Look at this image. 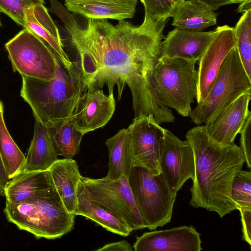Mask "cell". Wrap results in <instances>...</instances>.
Listing matches in <instances>:
<instances>
[{
    "mask_svg": "<svg viewBox=\"0 0 251 251\" xmlns=\"http://www.w3.org/2000/svg\"><path fill=\"white\" fill-rule=\"evenodd\" d=\"M172 25L181 29L202 31L217 23L215 10L198 0H185L174 12Z\"/></svg>",
    "mask_w": 251,
    "mask_h": 251,
    "instance_id": "22",
    "label": "cell"
},
{
    "mask_svg": "<svg viewBox=\"0 0 251 251\" xmlns=\"http://www.w3.org/2000/svg\"><path fill=\"white\" fill-rule=\"evenodd\" d=\"M251 99V92L242 95L204 124L208 134L220 143L234 144L250 111Z\"/></svg>",
    "mask_w": 251,
    "mask_h": 251,
    "instance_id": "15",
    "label": "cell"
},
{
    "mask_svg": "<svg viewBox=\"0 0 251 251\" xmlns=\"http://www.w3.org/2000/svg\"><path fill=\"white\" fill-rule=\"evenodd\" d=\"M251 112L250 111L239 132L240 134V148L245 159V162L250 170L251 169Z\"/></svg>",
    "mask_w": 251,
    "mask_h": 251,
    "instance_id": "31",
    "label": "cell"
},
{
    "mask_svg": "<svg viewBox=\"0 0 251 251\" xmlns=\"http://www.w3.org/2000/svg\"><path fill=\"white\" fill-rule=\"evenodd\" d=\"M185 137L193 150L195 161L189 204L216 212L221 218L238 210L231 198V186L245 162L240 146L214 140L204 126L190 129Z\"/></svg>",
    "mask_w": 251,
    "mask_h": 251,
    "instance_id": "2",
    "label": "cell"
},
{
    "mask_svg": "<svg viewBox=\"0 0 251 251\" xmlns=\"http://www.w3.org/2000/svg\"><path fill=\"white\" fill-rule=\"evenodd\" d=\"M5 48L14 72L44 81L56 75L59 60L45 41L24 28L7 42Z\"/></svg>",
    "mask_w": 251,
    "mask_h": 251,
    "instance_id": "8",
    "label": "cell"
},
{
    "mask_svg": "<svg viewBox=\"0 0 251 251\" xmlns=\"http://www.w3.org/2000/svg\"><path fill=\"white\" fill-rule=\"evenodd\" d=\"M145 13L153 18L168 19L176 7L185 0H140Z\"/></svg>",
    "mask_w": 251,
    "mask_h": 251,
    "instance_id": "30",
    "label": "cell"
},
{
    "mask_svg": "<svg viewBox=\"0 0 251 251\" xmlns=\"http://www.w3.org/2000/svg\"><path fill=\"white\" fill-rule=\"evenodd\" d=\"M52 12L70 34L79 55L78 69L88 86L101 89L106 85L111 94L116 84L120 100L127 85L135 117L152 115L159 125L174 122L172 110L159 97L154 77L168 19L145 13L138 26L126 20L114 25L107 19H87L82 27L61 3L54 5Z\"/></svg>",
    "mask_w": 251,
    "mask_h": 251,
    "instance_id": "1",
    "label": "cell"
},
{
    "mask_svg": "<svg viewBox=\"0 0 251 251\" xmlns=\"http://www.w3.org/2000/svg\"><path fill=\"white\" fill-rule=\"evenodd\" d=\"M40 3L45 2L44 0H0V11L26 28L25 10Z\"/></svg>",
    "mask_w": 251,
    "mask_h": 251,
    "instance_id": "29",
    "label": "cell"
},
{
    "mask_svg": "<svg viewBox=\"0 0 251 251\" xmlns=\"http://www.w3.org/2000/svg\"><path fill=\"white\" fill-rule=\"evenodd\" d=\"M233 28L236 48L245 71L251 79V10L243 14Z\"/></svg>",
    "mask_w": 251,
    "mask_h": 251,
    "instance_id": "27",
    "label": "cell"
},
{
    "mask_svg": "<svg viewBox=\"0 0 251 251\" xmlns=\"http://www.w3.org/2000/svg\"><path fill=\"white\" fill-rule=\"evenodd\" d=\"M133 247L127 241L122 240L107 244L95 251H132Z\"/></svg>",
    "mask_w": 251,
    "mask_h": 251,
    "instance_id": "33",
    "label": "cell"
},
{
    "mask_svg": "<svg viewBox=\"0 0 251 251\" xmlns=\"http://www.w3.org/2000/svg\"><path fill=\"white\" fill-rule=\"evenodd\" d=\"M239 6L237 10L238 13L242 14L251 10V0H240Z\"/></svg>",
    "mask_w": 251,
    "mask_h": 251,
    "instance_id": "36",
    "label": "cell"
},
{
    "mask_svg": "<svg viewBox=\"0 0 251 251\" xmlns=\"http://www.w3.org/2000/svg\"><path fill=\"white\" fill-rule=\"evenodd\" d=\"M216 29L207 32L175 28L162 42L161 57H181L199 61L212 40Z\"/></svg>",
    "mask_w": 251,
    "mask_h": 251,
    "instance_id": "17",
    "label": "cell"
},
{
    "mask_svg": "<svg viewBox=\"0 0 251 251\" xmlns=\"http://www.w3.org/2000/svg\"><path fill=\"white\" fill-rule=\"evenodd\" d=\"M44 4H38L25 10L26 28L46 42L68 73L73 74L77 69L65 52L58 29Z\"/></svg>",
    "mask_w": 251,
    "mask_h": 251,
    "instance_id": "16",
    "label": "cell"
},
{
    "mask_svg": "<svg viewBox=\"0 0 251 251\" xmlns=\"http://www.w3.org/2000/svg\"><path fill=\"white\" fill-rule=\"evenodd\" d=\"M243 239L251 245V209H241Z\"/></svg>",
    "mask_w": 251,
    "mask_h": 251,
    "instance_id": "32",
    "label": "cell"
},
{
    "mask_svg": "<svg viewBox=\"0 0 251 251\" xmlns=\"http://www.w3.org/2000/svg\"><path fill=\"white\" fill-rule=\"evenodd\" d=\"M116 102L113 93L104 94L99 88L88 86L81 95L71 119L84 134L104 126L112 118Z\"/></svg>",
    "mask_w": 251,
    "mask_h": 251,
    "instance_id": "13",
    "label": "cell"
},
{
    "mask_svg": "<svg viewBox=\"0 0 251 251\" xmlns=\"http://www.w3.org/2000/svg\"><path fill=\"white\" fill-rule=\"evenodd\" d=\"M231 198L238 210L251 209V172L240 170L231 186Z\"/></svg>",
    "mask_w": 251,
    "mask_h": 251,
    "instance_id": "28",
    "label": "cell"
},
{
    "mask_svg": "<svg viewBox=\"0 0 251 251\" xmlns=\"http://www.w3.org/2000/svg\"><path fill=\"white\" fill-rule=\"evenodd\" d=\"M57 156L46 126L35 120L33 137L21 172L47 170Z\"/></svg>",
    "mask_w": 251,
    "mask_h": 251,
    "instance_id": "23",
    "label": "cell"
},
{
    "mask_svg": "<svg viewBox=\"0 0 251 251\" xmlns=\"http://www.w3.org/2000/svg\"><path fill=\"white\" fill-rule=\"evenodd\" d=\"M127 179L146 228L152 230L170 223L177 193L171 190L162 174L153 176L145 168L134 166Z\"/></svg>",
    "mask_w": 251,
    "mask_h": 251,
    "instance_id": "7",
    "label": "cell"
},
{
    "mask_svg": "<svg viewBox=\"0 0 251 251\" xmlns=\"http://www.w3.org/2000/svg\"><path fill=\"white\" fill-rule=\"evenodd\" d=\"M1 24L0 19V27L1 26Z\"/></svg>",
    "mask_w": 251,
    "mask_h": 251,
    "instance_id": "37",
    "label": "cell"
},
{
    "mask_svg": "<svg viewBox=\"0 0 251 251\" xmlns=\"http://www.w3.org/2000/svg\"><path fill=\"white\" fill-rule=\"evenodd\" d=\"M80 181L90 200L115 214L132 231L146 228L125 176L116 180L81 176Z\"/></svg>",
    "mask_w": 251,
    "mask_h": 251,
    "instance_id": "9",
    "label": "cell"
},
{
    "mask_svg": "<svg viewBox=\"0 0 251 251\" xmlns=\"http://www.w3.org/2000/svg\"><path fill=\"white\" fill-rule=\"evenodd\" d=\"M45 126L58 155L72 158L78 154L84 134L76 129L71 118Z\"/></svg>",
    "mask_w": 251,
    "mask_h": 251,
    "instance_id": "25",
    "label": "cell"
},
{
    "mask_svg": "<svg viewBox=\"0 0 251 251\" xmlns=\"http://www.w3.org/2000/svg\"><path fill=\"white\" fill-rule=\"evenodd\" d=\"M249 92H251V79L235 47L224 60L205 99L197 103L189 117L198 126L205 124L240 96Z\"/></svg>",
    "mask_w": 251,
    "mask_h": 251,
    "instance_id": "5",
    "label": "cell"
},
{
    "mask_svg": "<svg viewBox=\"0 0 251 251\" xmlns=\"http://www.w3.org/2000/svg\"><path fill=\"white\" fill-rule=\"evenodd\" d=\"M137 0H64L66 9L86 19L118 21L133 18Z\"/></svg>",
    "mask_w": 251,
    "mask_h": 251,
    "instance_id": "18",
    "label": "cell"
},
{
    "mask_svg": "<svg viewBox=\"0 0 251 251\" xmlns=\"http://www.w3.org/2000/svg\"><path fill=\"white\" fill-rule=\"evenodd\" d=\"M0 157L9 179L22 171L25 157L7 129L3 118V104L0 100Z\"/></svg>",
    "mask_w": 251,
    "mask_h": 251,
    "instance_id": "26",
    "label": "cell"
},
{
    "mask_svg": "<svg viewBox=\"0 0 251 251\" xmlns=\"http://www.w3.org/2000/svg\"><path fill=\"white\" fill-rule=\"evenodd\" d=\"M200 234L192 226L147 232L136 237L135 251H201Z\"/></svg>",
    "mask_w": 251,
    "mask_h": 251,
    "instance_id": "14",
    "label": "cell"
},
{
    "mask_svg": "<svg viewBox=\"0 0 251 251\" xmlns=\"http://www.w3.org/2000/svg\"><path fill=\"white\" fill-rule=\"evenodd\" d=\"M50 171L21 172L10 179L4 188L6 201L20 203L54 187Z\"/></svg>",
    "mask_w": 251,
    "mask_h": 251,
    "instance_id": "19",
    "label": "cell"
},
{
    "mask_svg": "<svg viewBox=\"0 0 251 251\" xmlns=\"http://www.w3.org/2000/svg\"><path fill=\"white\" fill-rule=\"evenodd\" d=\"M77 205L75 216L81 215L95 222L110 232L126 237L132 230L117 215L88 197L80 180L77 189Z\"/></svg>",
    "mask_w": 251,
    "mask_h": 251,
    "instance_id": "21",
    "label": "cell"
},
{
    "mask_svg": "<svg viewBox=\"0 0 251 251\" xmlns=\"http://www.w3.org/2000/svg\"><path fill=\"white\" fill-rule=\"evenodd\" d=\"M235 47L234 28L227 25L218 26L212 40L199 60L197 103L205 99L224 60Z\"/></svg>",
    "mask_w": 251,
    "mask_h": 251,
    "instance_id": "12",
    "label": "cell"
},
{
    "mask_svg": "<svg viewBox=\"0 0 251 251\" xmlns=\"http://www.w3.org/2000/svg\"><path fill=\"white\" fill-rule=\"evenodd\" d=\"M127 129L132 167L145 168L153 176L160 174L159 162L165 128L160 126L152 115L140 114L135 117Z\"/></svg>",
    "mask_w": 251,
    "mask_h": 251,
    "instance_id": "10",
    "label": "cell"
},
{
    "mask_svg": "<svg viewBox=\"0 0 251 251\" xmlns=\"http://www.w3.org/2000/svg\"><path fill=\"white\" fill-rule=\"evenodd\" d=\"M9 180L0 157V195L4 196V188Z\"/></svg>",
    "mask_w": 251,
    "mask_h": 251,
    "instance_id": "35",
    "label": "cell"
},
{
    "mask_svg": "<svg viewBox=\"0 0 251 251\" xmlns=\"http://www.w3.org/2000/svg\"><path fill=\"white\" fill-rule=\"evenodd\" d=\"M209 6L214 10L220 7L228 4L239 3L240 0H198Z\"/></svg>",
    "mask_w": 251,
    "mask_h": 251,
    "instance_id": "34",
    "label": "cell"
},
{
    "mask_svg": "<svg viewBox=\"0 0 251 251\" xmlns=\"http://www.w3.org/2000/svg\"><path fill=\"white\" fill-rule=\"evenodd\" d=\"M196 62L189 58L160 56L155 67V84L161 101L185 117L189 116L191 104L197 96Z\"/></svg>",
    "mask_w": 251,
    "mask_h": 251,
    "instance_id": "6",
    "label": "cell"
},
{
    "mask_svg": "<svg viewBox=\"0 0 251 251\" xmlns=\"http://www.w3.org/2000/svg\"><path fill=\"white\" fill-rule=\"evenodd\" d=\"M7 220L37 238L55 239L74 228L75 215L69 213L55 187L20 203L6 201Z\"/></svg>",
    "mask_w": 251,
    "mask_h": 251,
    "instance_id": "4",
    "label": "cell"
},
{
    "mask_svg": "<svg viewBox=\"0 0 251 251\" xmlns=\"http://www.w3.org/2000/svg\"><path fill=\"white\" fill-rule=\"evenodd\" d=\"M160 168L168 184L175 193L195 175V161L189 143L165 129L163 147L160 158Z\"/></svg>",
    "mask_w": 251,
    "mask_h": 251,
    "instance_id": "11",
    "label": "cell"
},
{
    "mask_svg": "<svg viewBox=\"0 0 251 251\" xmlns=\"http://www.w3.org/2000/svg\"><path fill=\"white\" fill-rule=\"evenodd\" d=\"M22 77L21 96L30 106L35 120L45 125L70 118L88 88L79 69L70 74L60 60L56 75L50 80Z\"/></svg>",
    "mask_w": 251,
    "mask_h": 251,
    "instance_id": "3",
    "label": "cell"
},
{
    "mask_svg": "<svg viewBox=\"0 0 251 251\" xmlns=\"http://www.w3.org/2000/svg\"><path fill=\"white\" fill-rule=\"evenodd\" d=\"M49 170L67 211L75 214L77 205V185L81 176L76 162L72 158L57 159Z\"/></svg>",
    "mask_w": 251,
    "mask_h": 251,
    "instance_id": "20",
    "label": "cell"
},
{
    "mask_svg": "<svg viewBox=\"0 0 251 251\" xmlns=\"http://www.w3.org/2000/svg\"><path fill=\"white\" fill-rule=\"evenodd\" d=\"M105 145L109 154V167L105 177L116 180L124 175L128 178L132 165L131 145L127 128L120 130L106 141Z\"/></svg>",
    "mask_w": 251,
    "mask_h": 251,
    "instance_id": "24",
    "label": "cell"
}]
</instances>
